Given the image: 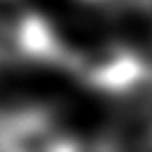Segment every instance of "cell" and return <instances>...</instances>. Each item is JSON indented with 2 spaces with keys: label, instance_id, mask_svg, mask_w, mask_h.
I'll return each instance as SVG.
<instances>
[{
  "label": "cell",
  "instance_id": "cell-1",
  "mask_svg": "<svg viewBox=\"0 0 152 152\" xmlns=\"http://www.w3.org/2000/svg\"><path fill=\"white\" fill-rule=\"evenodd\" d=\"M62 48L50 24L26 0H0V62L59 59Z\"/></svg>",
  "mask_w": 152,
  "mask_h": 152
},
{
  "label": "cell",
  "instance_id": "cell-3",
  "mask_svg": "<svg viewBox=\"0 0 152 152\" xmlns=\"http://www.w3.org/2000/svg\"><path fill=\"white\" fill-rule=\"evenodd\" d=\"M71 142L38 112H10L0 116V152H69Z\"/></svg>",
  "mask_w": 152,
  "mask_h": 152
},
{
  "label": "cell",
  "instance_id": "cell-4",
  "mask_svg": "<svg viewBox=\"0 0 152 152\" xmlns=\"http://www.w3.org/2000/svg\"><path fill=\"white\" fill-rule=\"evenodd\" d=\"M140 2H142V7H145V12H147V14L152 17V0H140Z\"/></svg>",
  "mask_w": 152,
  "mask_h": 152
},
{
  "label": "cell",
  "instance_id": "cell-2",
  "mask_svg": "<svg viewBox=\"0 0 152 152\" xmlns=\"http://www.w3.org/2000/svg\"><path fill=\"white\" fill-rule=\"evenodd\" d=\"M76 69L88 83L114 95L140 90L152 81L150 66L135 52L119 45H107L86 52L76 59Z\"/></svg>",
  "mask_w": 152,
  "mask_h": 152
}]
</instances>
